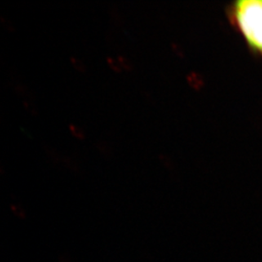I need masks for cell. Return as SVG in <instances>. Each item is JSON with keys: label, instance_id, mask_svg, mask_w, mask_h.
<instances>
[{"label": "cell", "instance_id": "obj_1", "mask_svg": "<svg viewBox=\"0 0 262 262\" xmlns=\"http://www.w3.org/2000/svg\"><path fill=\"white\" fill-rule=\"evenodd\" d=\"M227 12L251 51L262 57V0L235 1Z\"/></svg>", "mask_w": 262, "mask_h": 262}, {"label": "cell", "instance_id": "obj_2", "mask_svg": "<svg viewBox=\"0 0 262 262\" xmlns=\"http://www.w3.org/2000/svg\"><path fill=\"white\" fill-rule=\"evenodd\" d=\"M70 132L71 134L78 139H83L85 138V134L83 130L81 127L77 126L75 124H70L69 125Z\"/></svg>", "mask_w": 262, "mask_h": 262}, {"label": "cell", "instance_id": "obj_3", "mask_svg": "<svg viewBox=\"0 0 262 262\" xmlns=\"http://www.w3.org/2000/svg\"><path fill=\"white\" fill-rule=\"evenodd\" d=\"M70 61H71V63H72L75 69L77 70L78 72H84L85 71H86V66H85L84 63H83L82 60H80L79 59L72 56V57L70 58Z\"/></svg>", "mask_w": 262, "mask_h": 262}, {"label": "cell", "instance_id": "obj_4", "mask_svg": "<svg viewBox=\"0 0 262 262\" xmlns=\"http://www.w3.org/2000/svg\"><path fill=\"white\" fill-rule=\"evenodd\" d=\"M117 59H118L119 63L121 64V67H122L124 70L131 71V70H133V68H134V64L132 63L131 60L125 57L123 55H119L118 57H117Z\"/></svg>", "mask_w": 262, "mask_h": 262}, {"label": "cell", "instance_id": "obj_5", "mask_svg": "<svg viewBox=\"0 0 262 262\" xmlns=\"http://www.w3.org/2000/svg\"><path fill=\"white\" fill-rule=\"evenodd\" d=\"M107 63H108L110 67H111L114 72H122L123 68L121 67V64L119 63L118 59H116L112 57H107Z\"/></svg>", "mask_w": 262, "mask_h": 262}, {"label": "cell", "instance_id": "obj_6", "mask_svg": "<svg viewBox=\"0 0 262 262\" xmlns=\"http://www.w3.org/2000/svg\"><path fill=\"white\" fill-rule=\"evenodd\" d=\"M97 148H99V150L104 156H108L111 155V148L105 142H99V144H97Z\"/></svg>", "mask_w": 262, "mask_h": 262}, {"label": "cell", "instance_id": "obj_7", "mask_svg": "<svg viewBox=\"0 0 262 262\" xmlns=\"http://www.w3.org/2000/svg\"><path fill=\"white\" fill-rule=\"evenodd\" d=\"M1 21H2L3 25L5 26V28L8 31H10V32H14L15 31V26L13 25V23L9 19L1 16Z\"/></svg>", "mask_w": 262, "mask_h": 262}]
</instances>
